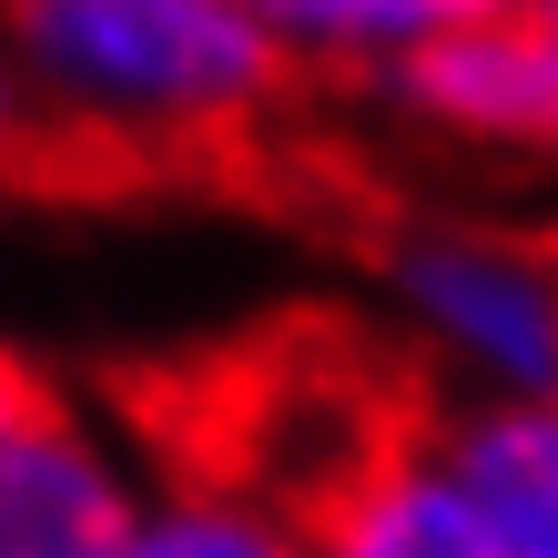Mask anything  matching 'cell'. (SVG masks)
I'll use <instances>...</instances> for the list:
<instances>
[{
	"mask_svg": "<svg viewBox=\"0 0 558 558\" xmlns=\"http://www.w3.org/2000/svg\"><path fill=\"white\" fill-rule=\"evenodd\" d=\"M112 407L183 477V508L275 529L294 558L376 477L437 457V386L345 315H275L193 355L112 366Z\"/></svg>",
	"mask_w": 558,
	"mask_h": 558,
	"instance_id": "1",
	"label": "cell"
},
{
	"mask_svg": "<svg viewBox=\"0 0 558 558\" xmlns=\"http://www.w3.org/2000/svg\"><path fill=\"white\" fill-rule=\"evenodd\" d=\"M11 41L122 133H254L294 72L244 0H0Z\"/></svg>",
	"mask_w": 558,
	"mask_h": 558,
	"instance_id": "2",
	"label": "cell"
},
{
	"mask_svg": "<svg viewBox=\"0 0 558 558\" xmlns=\"http://www.w3.org/2000/svg\"><path fill=\"white\" fill-rule=\"evenodd\" d=\"M397 275L457 325V336H477L508 376L558 386V294H548V265L477 254V244H407Z\"/></svg>",
	"mask_w": 558,
	"mask_h": 558,
	"instance_id": "3",
	"label": "cell"
},
{
	"mask_svg": "<svg viewBox=\"0 0 558 558\" xmlns=\"http://www.w3.org/2000/svg\"><path fill=\"white\" fill-rule=\"evenodd\" d=\"M122 548H133L122 487L72 426L0 457V558H122Z\"/></svg>",
	"mask_w": 558,
	"mask_h": 558,
	"instance_id": "4",
	"label": "cell"
},
{
	"mask_svg": "<svg viewBox=\"0 0 558 558\" xmlns=\"http://www.w3.org/2000/svg\"><path fill=\"white\" fill-rule=\"evenodd\" d=\"M447 477L487 518L498 558H558V407H498L457 426Z\"/></svg>",
	"mask_w": 558,
	"mask_h": 558,
	"instance_id": "5",
	"label": "cell"
},
{
	"mask_svg": "<svg viewBox=\"0 0 558 558\" xmlns=\"http://www.w3.org/2000/svg\"><path fill=\"white\" fill-rule=\"evenodd\" d=\"M143 173H173V133H122L102 112H41L0 72V193H122Z\"/></svg>",
	"mask_w": 558,
	"mask_h": 558,
	"instance_id": "6",
	"label": "cell"
},
{
	"mask_svg": "<svg viewBox=\"0 0 558 558\" xmlns=\"http://www.w3.org/2000/svg\"><path fill=\"white\" fill-rule=\"evenodd\" d=\"M305 558H498V538L468 508V487L447 477V457H416V468L376 477L355 508L325 518Z\"/></svg>",
	"mask_w": 558,
	"mask_h": 558,
	"instance_id": "7",
	"label": "cell"
},
{
	"mask_svg": "<svg viewBox=\"0 0 558 558\" xmlns=\"http://www.w3.org/2000/svg\"><path fill=\"white\" fill-rule=\"evenodd\" d=\"M254 21L275 31H305V41H397V51H426V41H457L477 21H508L518 0H244Z\"/></svg>",
	"mask_w": 558,
	"mask_h": 558,
	"instance_id": "8",
	"label": "cell"
},
{
	"mask_svg": "<svg viewBox=\"0 0 558 558\" xmlns=\"http://www.w3.org/2000/svg\"><path fill=\"white\" fill-rule=\"evenodd\" d=\"M122 558H294L275 529H254V518H223V508H173L162 529H133Z\"/></svg>",
	"mask_w": 558,
	"mask_h": 558,
	"instance_id": "9",
	"label": "cell"
},
{
	"mask_svg": "<svg viewBox=\"0 0 558 558\" xmlns=\"http://www.w3.org/2000/svg\"><path fill=\"white\" fill-rule=\"evenodd\" d=\"M51 426H72V416H61V386H51L41 366H21L11 345H0V457H11V447H31V437H51Z\"/></svg>",
	"mask_w": 558,
	"mask_h": 558,
	"instance_id": "10",
	"label": "cell"
},
{
	"mask_svg": "<svg viewBox=\"0 0 558 558\" xmlns=\"http://www.w3.org/2000/svg\"><path fill=\"white\" fill-rule=\"evenodd\" d=\"M538 265H548V294H558V254H538Z\"/></svg>",
	"mask_w": 558,
	"mask_h": 558,
	"instance_id": "11",
	"label": "cell"
}]
</instances>
